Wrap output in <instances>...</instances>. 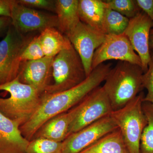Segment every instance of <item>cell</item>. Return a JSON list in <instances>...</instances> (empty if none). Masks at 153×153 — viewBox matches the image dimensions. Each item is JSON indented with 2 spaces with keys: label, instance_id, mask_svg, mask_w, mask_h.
<instances>
[{
  "label": "cell",
  "instance_id": "obj_1",
  "mask_svg": "<svg viewBox=\"0 0 153 153\" xmlns=\"http://www.w3.org/2000/svg\"><path fill=\"white\" fill-rule=\"evenodd\" d=\"M111 63H102L93 69L85 80L76 86L54 94L42 93L38 109L32 117L20 126L23 136L30 141L41 126L55 116L76 106L105 80Z\"/></svg>",
  "mask_w": 153,
  "mask_h": 153
},
{
  "label": "cell",
  "instance_id": "obj_2",
  "mask_svg": "<svg viewBox=\"0 0 153 153\" xmlns=\"http://www.w3.org/2000/svg\"><path fill=\"white\" fill-rule=\"evenodd\" d=\"M140 66L119 61L107 75L103 89L113 111L122 108L138 95L143 88Z\"/></svg>",
  "mask_w": 153,
  "mask_h": 153
},
{
  "label": "cell",
  "instance_id": "obj_3",
  "mask_svg": "<svg viewBox=\"0 0 153 153\" xmlns=\"http://www.w3.org/2000/svg\"><path fill=\"white\" fill-rule=\"evenodd\" d=\"M41 94L35 88L20 82L17 77L0 85V111L21 126L38 109Z\"/></svg>",
  "mask_w": 153,
  "mask_h": 153
},
{
  "label": "cell",
  "instance_id": "obj_4",
  "mask_svg": "<svg viewBox=\"0 0 153 153\" xmlns=\"http://www.w3.org/2000/svg\"><path fill=\"white\" fill-rule=\"evenodd\" d=\"M143 94L140 93L111 116L120 130L129 153H140V144L147 121L142 108Z\"/></svg>",
  "mask_w": 153,
  "mask_h": 153
},
{
  "label": "cell",
  "instance_id": "obj_5",
  "mask_svg": "<svg viewBox=\"0 0 153 153\" xmlns=\"http://www.w3.org/2000/svg\"><path fill=\"white\" fill-rule=\"evenodd\" d=\"M53 83L46 88L45 93H58L76 86L86 78L80 57L73 46L63 50L54 57L51 77Z\"/></svg>",
  "mask_w": 153,
  "mask_h": 153
},
{
  "label": "cell",
  "instance_id": "obj_6",
  "mask_svg": "<svg viewBox=\"0 0 153 153\" xmlns=\"http://www.w3.org/2000/svg\"><path fill=\"white\" fill-rule=\"evenodd\" d=\"M68 111L71 117L69 136L110 115L113 110L103 87L99 86Z\"/></svg>",
  "mask_w": 153,
  "mask_h": 153
},
{
  "label": "cell",
  "instance_id": "obj_7",
  "mask_svg": "<svg viewBox=\"0 0 153 153\" xmlns=\"http://www.w3.org/2000/svg\"><path fill=\"white\" fill-rule=\"evenodd\" d=\"M12 25L0 42V85L16 79L19 75L21 55L29 43Z\"/></svg>",
  "mask_w": 153,
  "mask_h": 153
},
{
  "label": "cell",
  "instance_id": "obj_8",
  "mask_svg": "<svg viewBox=\"0 0 153 153\" xmlns=\"http://www.w3.org/2000/svg\"><path fill=\"white\" fill-rule=\"evenodd\" d=\"M66 36L80 57L87 76L93 70L94 52L104 42L106 35L99 33L80 21Z\"/></svg>",
  "mask_w": 153,
  "mask_h": 153
},
{
  "label": "cell",
  "instance_id": "obj_9",
  "mask_svg": "<svg viewBox=\"0 0 153 153\" xmlns=\"http://www.w3.org/2000/svg\"><path fill=\"white\" fill-rule=\"evenodd\" d=\"M111 60L126 61L142 67L140 58L124 34L106 35L104 42L94 54L92 70L105 61Z\"/></svg>",
  "mask_w": 153,
  "mask_h": 153
},
{
  "label": "cell",
  "instance_id": "obj_10",
  "mask_svg": "<svg viewBox=\"0 0 153 153\" xmlns=\"http://www.w3.org/2000/svg\"><path fill=\"white\" fill-rule=\"evenodd\" d=\"M118 128L110 115L71 134L63 142V153H79L102 137Z\"/></svg>",
  "mask_w": 153,
  "mask_h": 153
},
{
  "label": "cell",
  "instance_id": "obj_11",
  "mask_svg": "<svg viewBox=\"0 0 153 153\" xmlns=\"http://www.w3.org/2000/svg\"><path fill=\"white\" fill-rule=\"evenodd\" d=\"M152 27L151 19L143 12L140 11L135 16L130 19L123 33L140 58L144 73L147 70L150 59L149 37Z\"/></svg>",
  "mask_w": 153,
  "mask_h": 153
},
{
  "label": "cell",
  "instance_id": "obj_12",
  "mask_svg": "<svg viewBox=\"0 0 153 153\" xmlns=\"http://www.w3.org/2000/svg\"><path fill=\"white\" fill-rule=\"evenodd\" d=\"M12 25L19 33L42 31L49 27L57 28L56 16H51L30 8L13 0L11 11Z\"/></svg>",
  "mask_w": 153,
  "mask_h": 153
},
{
  "label": "cell",
  "instance_id": "obj_13",
  "mask_svg": "<svg viewBox=\"0 0 153 153\" xmlns=\"http://www.w3.org/2000/svg\"><path fill=\"white\" fill-rule=\"evenodd\" d=\"M53 59L45 56L38 60L22 62L18 76L19 80L44 93L50 82Z\"/></svg>",
  "mask_w": 153,
  "mask_h": 153
},
{
  "label": "cell",
  "instance_id": "obj_14",
  "mask_svg": "<svg viewBox=\"0 0 153 153\" xmlns=\"http://www.w3.org/2000/svg\"><path fill=\"white\" fill-rule=\"evenodd\" d=\"M20 127L0 111V153H26L30 141L23 136Z\"/></svg>",
  "mask_w": 153,
  "mask_h": 153
},
{
  "label": "cell",
  "instance_id": "obj_15",
  "mask_svg": "<svg viewBox=\"0 0 153 153\" xmlns=\"http://www.w3.org/2000/svg\"><path fill=\"white\" fill-rule=\"evenodd\" d=\"M108 8L105 1L79 0L78 10L80 21L99 33L106 35L105 19Z\"/></svg>",
  "mask_w": 153,
  "mask_h": 153
},
{
  "label": "cell",
  "instance_id": "obj_16",
  "mask_svg": "<svg viewBox=\"0 0 153 153\" xmlns=\"http://www.w3.org/2000/svg\"><path fill=\"white\" fill-rule=\"evenodd\" d=\"M71 117L70 112L55 116L44 123L33 137L43 138L57 142H63L69 134Z\"/></svg>",
  "mask_w": 153,
  "mask_h": 153
},
{
  "label": "cell",
  "instance_id": "obj_17",
  "mask_svg": "<svg viewBox=\"0 0 153 153\" xmlns=\"http://www.w3.org/2000/svg\"><path fill=\"white\" fill-rule=\"evenodd\" d=\"M55 6L58 22L57 29L66 36L80 22L79 0H57Z\"/></svg>",
  "mask_w": 153,
  "mask_h": 153
},
{
  "label": "cell",
  "instance_id": "obj_18",
  "mask_svg": "<svg viewBox=\"0 0 153 153\" xmlns=\"http://www.w3.org/2000/svg\"><path fill=\"white\" fill-rule=\"evenodd\" d=\"M38 37L44 55L47 57H54L72 46L67 37L56 28H46Z\"/></svg>",
  "mask_w": 153,
  "mask_h": 153
},
{
  "label": "cell",
  "instance_id": "obj_19",
  "mask_svg": "<svg viewBox=\"0 0 153 153\" xmlns=\"http://www.w3.org/2000/svg\"><path fill=\"white\" fill-rule=\"evenodd\" d=\"M79 153H129L118 128L107 134Z\"/></svg>",
  "mask_w": 153,
  "mask_h": 153
},
{
  "label": "cell",
  "instance_id": "obj_20",
  "mask_svg": "<svg viewBox=\"0 0 153 153\" xmlns=\"http://www.w3.org/2000/svg\"><path fill=\"white\" fill-rule=\"evenodd\" d=\"M143 111L147 121L143 131L140 144V153H153V103L143 102Z\"/></svg>",
  "mask_w": 153,
  "mask_h": 153
},
{
  "label": "cell",
  "instance_id": "obj_21",
  "mask_svg": "<svg viewBox=\"0 0 153 153\" xmlns=\"http://www.w3.org/2000/svg\"><path fill=\"white\" fill-rule=\"evenodd\" d=\"M129 20L130 19L110 9L108 7L107 10L105 19L106 35L123 34L128 26Z\"/></svg>",
  "mask_w": 153,
  "mask_h": 153
},
{
  "label": "cell",
  "instance_id": "obj_22",
  "mask_svg": "<svg viewBox=\"0 0 153 153\" xmlns=\"http://www.w3.org/2000/svg\"><path fill=\"white\" fill-rule=\"evenodd\" d=\"M63 142L34 138L29 142L26 153H63Z\"/></svg>",
  "mask_w": 153,
  "mask_h": 153
},
{
  "label": "cell",
  "instance_id": "obj_23",
  "mask_svg": "<svg viewBox=\"0 0 153 153\" xmlns=\"http://www.w3.org/2000/svg\"><path fill=\"white\" fill-rule=\"evenodd\" d=\"M105 1L110 9L116 11L129 19L135 16L141 11L136 1L107 0Z\"/></svg>",
  "mask_w": 153,
  "mask_h": 153
},
{
  "label": "cell",
  "instance_id": "obj_24",
  "mask_svg": "<svg viewBox=\"0 0 153 153\" xmlns=\"http://www.w3.org/2000/svg\"><path fill=\"white\" fill-rule=\"evenodd\" d=\"M45 57L38 36L30 41L25 47L22 55L21 61L37 60Z\"/></svg>",
  "mask_w": 153,
  "mask_h": 153
},
{
  "label": "cell",
  "instance_id": "obj_25",
  "mask_svg": "<svg viewBox=\"0 0 153 153\" xmlns=\"http://www.w3.org/2000/svg\"><path fill=\"white\" fill-rule=\"evenodd\" d=\"M143 87L147 90L144 101L153 103V49L150 50V59L147 71L143 76Z\"/></svg>",
  "mask_w": 153,
  "mask_h": 153
},
{
  "label": "cell",
  "instance_id": "obj_26",
  "mask_svg": "<svg viewBox=\"0 0 153 153\" xmlns=\"http://www.w3.org/2000/svg\"><path fill=\"white\" fill-rule=\"evenodd\" d=\"M18 3L28 7L45 9L55 11V1L49 0H19Z\"/></svg>",
  "mask_w": 153,
  "mask_h": 153
},
{
  "label": "cell",
  "instance_id": "obj_27",
  "mask_svg": "<svg viewBox=\"0 0 153 153\" xmlns=\"http://www.w3.org/2000/svg\"><path fill=\"white\" fill-rule=\"evenodd\" d=\"M140 10L146 14L153 24V0H136Z\"/></svg>",
  "mask_w": 153,
  "mask_h": 153
},
{
  "label": "cell",
  "instance_id": "obj_28",
  "mask_svg": "<svg viewBox=\"0 0 153 153\" xmlns=\"http://www.w3.org/2000/svg\"><path fill=\"white\" fill-rule=\"evenodd\" d=\"M13 0H0V16L11 18Z\"/></svg>",
  "mask_w": 153,
  "mask_h": 153
},
{
  "label": "cell",
  "instance_id": "obj_29",
  "mask_svg": "<svg viewBox=\"0 0 153 153\" xmlns=\"http://www.w3.org/2000/svg\"><path fill=\"white\" fill-rule=\"evenodd\" d=\"M11 25L12 20L11 18L0 16V33L7 28H9Z\"/></svg>",
  "mask_w": 153,
  "mask_h": 153
},
{
  "label": "cell",
  "instance_id": "obj_30",
  "mask_svg": "<svg viewBox=\"0 0 153 153\" xmlns=\"http://www.w3.org/2000/svg\"><path fill=\"white\" fill-rule=\"evenodd\" d=\"M149 48L150 49H153V29L151 30L149 37Z\"/></svg>",
  "mask_w": 153,
  "mask_h": 153
}]
</instances>
